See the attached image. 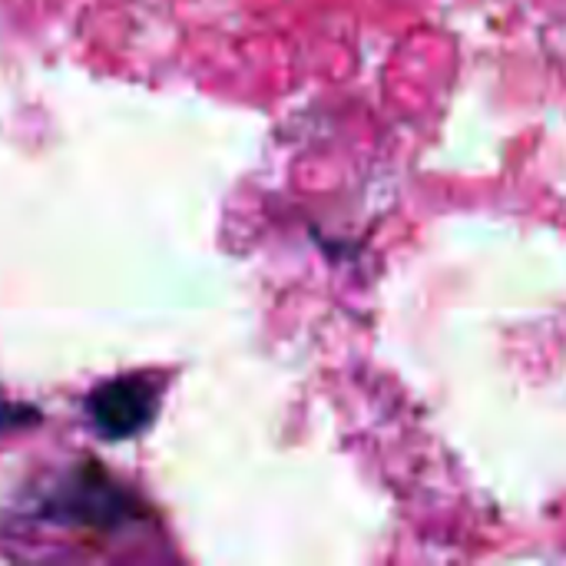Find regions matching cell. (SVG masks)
I'll use <instances>...</instances> for the list:
<instances>
[{"mask_svg":"<svg viewBox=\"0 0 566 566\" xmlns=\"http://www.w3.org/2000/svg\"><path fill=\"white\" fill-rule=\"evenodd\" d=\"M156 405V388L143 378H123L103 385L90 398V418L106 438H126L149 424Z\"/></svg>","mask_w":566,"mask_h":566,"instance_id":"6da1fadb","label":"cell"}]
</instances>
